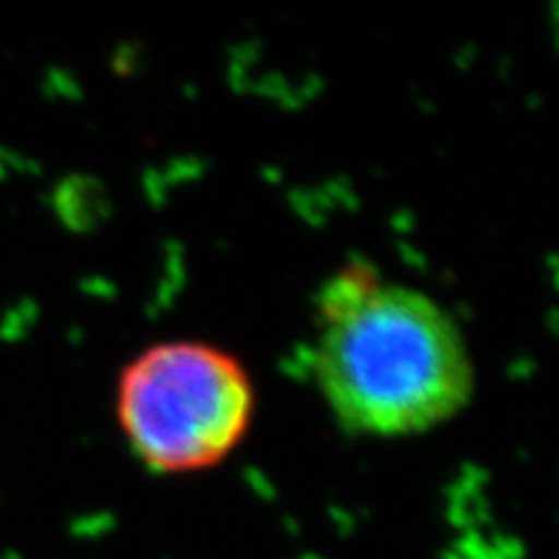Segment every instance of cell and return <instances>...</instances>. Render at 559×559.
<instances>
[{
  "label": "cell",
  "mask_w": 559,
  "mask_h": 559,
  "mask_svg": "<svg viewBox=\"0 0 559 559\" xmlns=\"http://www.w3.org/2000/svg\"><path fill=\"white\" fill-rule=\"evenodd\" d=\"M317 311L313 381L345 430L419 436L472 402L469 347L428 293L347 267L321 288Z\"/></svg>",
  "instance_id": "obj_1"
},
{
  "label": "cell",
  "mask_w": 559,
  "mask_h": 559,
  "mask_svg": "<svg viewBox=\"0 0 559 559\" xmlns=\"http://www.w3.org/2000/svg\"><path fill=\"white\" fill-rule=\"evenodd\" d=\"M115 415L124 443L160 474L226 461L254 417V383L239 358L198 340L153 345L124 366Z\"/></svg>",
  "instance_id": "obj_2"
}]
</instances>
